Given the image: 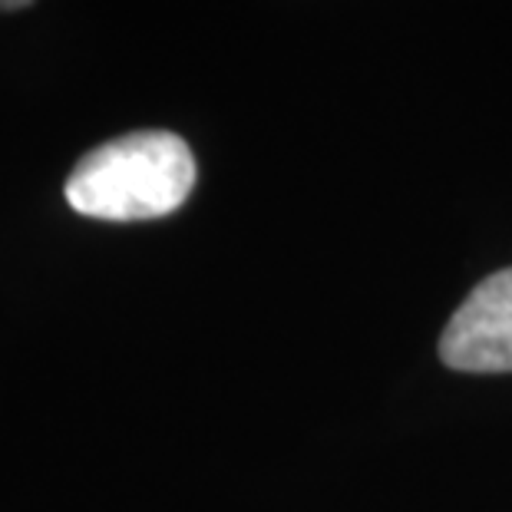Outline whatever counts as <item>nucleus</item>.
<instances>
[{
	"label": "nucleus",
	"mask_w": 512,
	"mask_h": 512,
	"mask_svg": "<svg viewBox=\"0 0 512 512\" xmlns=\"http://www.w3.org/2000/svg\"><path fill=\"white\" fill-rule=\"evenodd\" d=\"M195 156L166 129H139L96 146L67 179L73 212L103 222H146L176 212L189 199Z\"/></svg>",
	"instance_id": "f257e3e1"
},
{
	"label": "nucleus",
	"mask_w": 512,
	"mask_h": 512,
	"mask_svg": "<svg viewBox=\"0 0 512 512\" xmlns=\"http://www.w3.org/2000/svg\"><path fill=\"white\" fill-rule=\"evenodd\" d=\"M440 357L466 374L512 370V268L479 281L456 308L440 337Z\"/></svg>",
	"instance_id": "f03ea898"
},
{
	"label": "nucleus",
	"mask_w": 512,
	"mask_h": 512,
	"mask_svg": "<svg viewBox=\"0 0 512 512\" xmlns=\"http://www.w3.org/2000/svg\"><path fill=\"white\" fill-rule=\"evenodd\" d=\"M27 4H30V0H0V10H20Z\"/></svg>",
	"instance_id": "7ed1b4c3"
}]
</instances>
